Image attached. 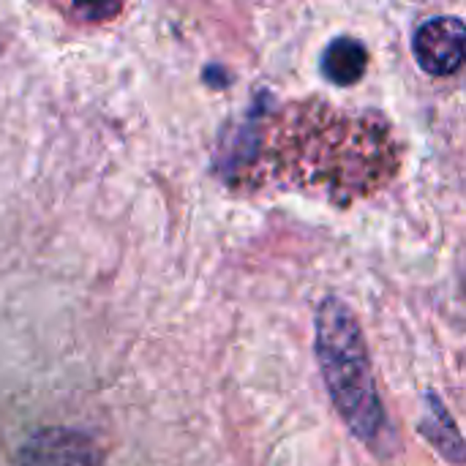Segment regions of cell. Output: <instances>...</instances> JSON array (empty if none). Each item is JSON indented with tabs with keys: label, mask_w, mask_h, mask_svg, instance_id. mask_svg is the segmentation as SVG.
Listing matches in <instances>:
<instances>
[{
	"label": "cell",
	"mask_w": 466,
	"mask_h": 466,
	"mask_svg": "<svg viewBox=\"0 0 466 466\" xmlns=\"http://www.w3.org/2000/svg\"><path fill=\"white\" fill-rule=\"evenodd\" d=\"M314 352L330 401L344 426L371 453L390 456L399 442L377 390L363 328L352 309L336 295L325 298L317 306Z\"/></svg>",
	"instance_id": "6da1fadb"
},
{
	"label": "cell",
	"mask_w": 466,
	"mask_h": 466,
	"mask_svg": "<svg viewBox=\"0 0 466 466\" xmlns=\"http://www.w3.org/2000/svg\"><path fill=\"white\" fill-rule=\"evenodd\" d=\"M412 55L431 76H451L466 66V22L461 16H429L412 33Z\"/></svg>",
	"instance_id": "7a4b0ae2"
},
{
	"label": "cell",
	"mask_w": 466,
	"mask_h": 466,
	"mask_svg": "<svg viewBox=\"0 0 466 466\" xmlns=\"http://www.w3.org/2000/svg\"><path fill=\"white\" fill-rule=\"evenodd\" d=\"M19 466H104V453L93 437L76 429L33 431L19 448Z\"/></svg>",
	"instance_id": "3957f363"
},
{
	"label": "cell",
	"mask_w": 466,
	"mask_h": 466,
	"mask_svg": "<svg viewBox=\"0 0 466 466\" xmlns=\"http://www.w3.org/2000/svg\"><path fill=\"white\" fill-rule=\"evenodd\" d=\"M418 431L423 434V440L451 464L466 466V442L456 426V420L451 418L448 407L434 396L426 393V415L418 423Z\"/></svg>",
	"instance_id": "277c9868"
},
{
	"label": "cell",
	"mask_w": 466,
	"mask_h": 466,
	"mask_svg": "<svg viewBox=\"0 0 466 466\" xmlns=\"http://www.w3.org/2000/svg\"><path fill=\"white\" fill-rule=\"evenodd\" d=\"M369 66V49L360 38L339 35L319 55V71L328 82L339 87H350L363 79Z\"/></svg>",
	"instance_id": "5b68a950"
},
{
	"label": "cell",
	"mask_w": 466,
	"mask_h": 466,
	"mask_svg": "<svg viewBox=\"0 0 466 466\" xmlns=\"http://www.w3.org/2000/svg\"><path fill=\"white\" fill-rule=\"evenodd\" d=\"M76 11H79L85 19H90L93 14H98V19H106V16L117 14V11H120V5H76Z\"/></svg>",
	"instance_id": "8992f818"
}]
</instances>
